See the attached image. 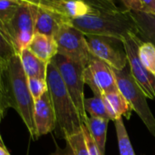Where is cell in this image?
I'll return each instance as SVG.
<instances>
[{
  "label": "cell",
  "mask_w": 155,
  "mask_h": 155,
  "mask_svg": "<svg viewBox=\"0 0 155 155\" xmlns=\"http://www.w3.org/2000/svg\"><path fill=\"white\" fill-rule=\"evenodd\" d=\"M141 12L155 16V0H140Z\"/></svg>",
  "instance_id": "cell-28"
},
{
  "label": "cell",
  "mask_w": 155,
  "mask_h": 155,
  "mask_svg": "<svg viewBox=\"0 0 155 155\" xmlns=\"http://www.w3.org/2000/svg\"><path fill=\"white\" fill-rule=\"evenodd\" d=\"M138 56L142 65L155 75V47L150 43L141 41L138 49Z\"/></svg>",
  "instance_id": "cell-21"
},
{
  "label": "cell",
  "mask_w": 155,
  "mask_h": 155,
  "mask_svg": "<svg viewBox=\"0 0 155 155\" xmlns=\"http://www.w3.org/2000/svg\"><path fill=\"white\" fill-rule=\"evenodd\" d=\"M38 8L22 4L11 20L7 24V28L13 38L18 54L28 48L34 35L36 16Z\"/></svg>",
  "instance_id": "cell-8"
},
{
  "label": "cell",
  "mask_w": 155,
  "mask_h": 155,
  "mask_svg": "<svg viewBox=\"0 0 155 155\" xmlns=\"http://www.w3.org/2000/svg\"><path fill=\"white\" fill-rule=\"evenodd\" d=\"M115 129L120 155H135L133 147L131 145L126 127L124 125L123 119H119L115 120Z\"/></svg>",
  "instance_id": "cell-20"
},
{
  "label": "cell",
  "mask_w": 155,
  "mask_h": 155,
  "mask_svg": "<svg viewBox=\"0 0 155 155\" xmlns=\"http://www.w3.org/2000/svg\"><path fill=\"white\" fill-rule=\"evenodd\" d=\"M58 68L62 81L78 110L83 124H86L88 115L84 109V70L85 68L67 57L57 54L52 59Z\"/></svg>",
  "instance_id": "cell-5"
},
{
  "label": "cell",
  "mask_w": 155,
  "mask_h": 155,
  "mask_svg": "<svg viewBox=\"0 0 155 155\" xmlns=\"http://www.w3.org/2000/svg\"><path fill=\"white\" fill-rule=\"evenodd\" d=\"M125 8L132 12H141L142 7L140 0H120Z\"/></svg>",
  "instance_id": "cell-27"
},
{
  "label": "cell",
  "mask_w": 155,
  "mask_h": 155,
  "mask_svg": "<svg viewBox=\"0 0 155 155\" xmlns=\"http://www.w3.org/2000/svg\"><path fill=\"white\" fill-rule=\"evenodd\" d=\"M47 83L57 117V125L62 136L66 139L81 132L82 120L52 61L48 66Z\"/></svg>",
  "instance_id": "cell-2"
},
{
  "label": "cell",
  "mask_w": 155,
  "mask_h": 155,
  "mask_svg": "<svg viewBox=\"0 0 155 155\" xmlns=\"http://www.w3.org/2000/svg\"><path fill=\"white\" fill-rule=\"evenodd\" d=\"M130 14L137 26L139 38L155 47V16L132 11H130Z\"/></svg>",
  "instance_id": "cell-16"
},
{
  "label": "cell",
  "mask_w": 155,
  "mask_h": 155,
  "mask_svg": "<svg viewBox=\"0 0 155 155\" xmlns=\"http://www.w3.org/2000/svg\"><path fill=\"white\" fill-rule=\"evenodd\" d=\"M0 155H10V154L8 151V149H5L0 146Z\"/></svg>",
  "instance_id": "cell-32"
},
{
  "label": "cell",
  "mask_w": 155,
  "mask_h": 155,
  "mask_svg": "<svg viewBox=\"0 0 155 155\" xmlns=\"http://www.w3.org/2000/svg\"><path fill=\"white\" fill-rule=\"evenodd\" d=\"M19 55L7 26L0 21V60L5 65L14 56Z\"/></svg>",
  "instance_id": "cell-18"
},
{
  "label": "cell",
  "mask_w": 155,
  "mask_h": 155,
  "mask_svg": "<svg viewBox=\"0 0 155 155\" xmlns=\"http://www.w3.org/2000/svg\"><path fill=\"white\" fill-rule=\"evenodd\" d=\"M19 57L28 78H38V79L47 80L48 63L38 58L28 48L23 49L19 53Z\"/></svg>",
  "instance_id": "cell-15"
},
{
  "label": "cell",
  "mask_w": 155,
  "mask_h": 155,
  "mask_svg": "<svg viewBox=\"0 0 155 155\" xmlns=\"http://www.w3.org/2000/svg\"><path fill=\"white\" fill-rule=\"evenodd\" d=\"M4 68H5V64L0 61V91H1L2 94H3V72H4Z\"/></svg>",
  "instance_id": "cell-31"
},
{
  "label": "cell",
  "mask_w": 155,
  "mask_h": 155,
  "mask_svg": "<svg viewBox=\"0 0 155 155\" xmlns=\"http://www.w3.org/2000/svg\"><path fill=\"white\" fill-rule=\"evenodd\" d=\"M84 81L94 96H102L119 91L112 68L91 53L90 60L84 70Z\"/></svg>",
  "instance_id": "cell-9"
},
{
  "label": "cell",
  "mask_w": 155,
  "mask_h": 155,
  "mask_svg": "<svg viewBox=\"0 0 155 155\" xmlns=\"http://www.w3.org/2000/svg\"><path fill=\"white\" fill-rule=\"evenodd\" d=\"M112 69L119 91L129 102L132 110L138 114L149 131L155 136V118L147 103V97L143 91L138 85L127 68L122 70Z\"/></svg>",
  "instance_id": "cell-4"
},
{
  "label": "cell",
  "mask_w": 155,
  "mask_h": 155,
  "mask_svg": "<svg viewBox=\"0 0 155 155\" xmlns=\"http://www.w3.org/2000/svg\"><path fill=\"white\" fill-rule=\"evenodd\" d=\"M34 121L38 137L51 132L57 126V117L48 91L35 101Z\"/></svg>",
  "instance_id": "cell-11"
},
{
  "label": "cell",
  "mask_w": 155,
  "mask_h": 155,
  "mask_svg": "<svg viewBox=\"0 0 155 155\" xmlns=\"http://www.w3.org/2000/svg\"><path fill=\"white\" fill-rule=\"evenodd\" d=\"M7 109H8V107L6 105L4 96L1 93V91H0V121H1V120L4 116V112L7 110Z\"/></svg>",
  "instance_id": "cell-30"
},
{
  "label": "cell",
  "mask_w": 155,
  "mask_h": 155,
  "mask_svg": "<svg viewBox=\"0 0 155 155\" xmlns=\"http://www.w3.org/2000/svg\"><path fill=\"white\" fill-rule=\"evenodd\" d=\"M3 95L8 108H13L24 121L32 140H38L34 121L35 101L28 88V77L19 55L5 65L3 72Z\"/></svg>",
  "instance_id": "cell-1"
},
{
  "label": "cell",
  "mask_w": 155,
  "mask_h": 155,
  "mask_svg": "<svg viewBox=\"0 0 155 155\" xmlns=\"http://www.w3.org/2000/svg\"><path fill=\"white\" fill-rule=\"evenodd\" d=\"M68 22L69 18L60 13L38 8L36 16L35 34L55 38L61 27Z\"/></svg>",
  "instance_id": "cell-12"
},
{
  "label": "cell",
  "mask_w": 155,
  "mask_h": 155,
  "mask_svg": "<svg viewBox=\"0 0 155 155\" xmlns=\"http://www.w3.org/2000/svg\"><path fill=\"white\" fill-rule=\"evenodd\" d=\"M58 45V54L87 67L91 51L86 36L74 28L69 22L65 23L55 37Z\"/></svg>",
  "instance_id": "cell-6"
},
{
  "label": "cell",
  "mask_w": 155,
  "mask_h": 155,
  "mask_svg": "<svg viewBox=\"0 0 155 155\" xmlns=\"http://www.w3.org/2000/svg\"><path fill=\"white\" fill-rule=\"evenodd\" d=\"M102 97L111 120L115 121L123 117L128 120L130 118L132 109L120 91L110 92Z\"/></svg>",
  "instance_id": "cell-14"
},
{
  "label": "cell",
  "mask_w": 155,
  "mask_h": 155,
  "mask_svg": "<svg viewBox=\"0 0 155 155\" xmlns=\"http://www.w3.org/2000/svg\"><path fill=\"white\" fill-rule=\"evenodd\" d=\"M0 61H1V60H0ZM1 62H2V61H1Z\"/></svg>",
  "instance_id": "cell-35"
},
{
  "label": "cell",
  "mask_w": 155,
  "mask_h": 155,
  "mask_svg": "<svg viewBox=\"0 0 155 155\" xmlns=\"http://www.w3.org/2000/svg\"><path fill=\"white\" fill-rule=\"evenodd\" d=\"M141 39L136 34H130L122 40L127 55L130 71L134 80L143 91L147 99H155V75L151 74L140 62L138 56L139 46Z\"/></svg>",
  "instance_id": "cell-7"
},
{
  "label": "cell",
  "mask_w": 155,
  "mask_h": 155,
  "mask_svg": "<svg viewBox=\"0 0 155 155\" xmlns=\"http://www.w3.org/2000/svg\"><path fill=\"white\" fill-rule=\"evenodd\" d=\"M69 23L85 36H101L122 40L130 34L138 35L137 26L130 11L121 9L116 13L86 16L72 18Z\"/></svg>",
  "instance_id": "cell-3"
},
{
  "label": "cell",
  "mask_w": 155,
  "mask_h": 155,
  "mask_svg": "<svg viewBox=\"0 0 155 155\" xmlns=\"http://www.w3.org/2000/svg\"><path fill=\"white\" fill-rule=\"evenodd\" d=\"M51 155H74L73 151L71 150V149L69 148V146H68L66 149H60V148H57L55 152H53Z\"/></svg>",
  "instance_id": "cell-29"
},
{
  "label": "cell",
  "mask_w": 155,
  "mask_h": 155,
  "mask_svg": "<svg viewBox=\"0 0 155 155\" xmlns=\"http://www.w3.org/2000/svg\"><path fill=\"white\" fill-rule=\"evenodd\" d=\"M28 48L38 58L48 64L58 54V45L55 38L42 34L36 33Z\"/></svg>",
  "instance_id": "cell-13"
},
{
  "label": "cell",
  "mask_w": 155,
  "mask_h": 155,
  "mask_svg": "<svg viewBox=\"0 0 155 155\" xmlns=\"http://www.w3.org/2000/svg\"><path fill=\"white\" fill-rule=\"evenodd\" d=\"M74 155H90L82 130L65 139Z\"/></svg>",
  "instance_id": "cell-23"
},
{
  "label": "cell",
  "mask_w": 155,
  "mask_h": 155,
  "mask_svg": "<svg viewBox=\"0 0 155 155\" xmlns=\"http://www.w3.org/2000/svg\"><path fill=\"white\" fill-rule=\"evenodd\" d=\"M91 53L103 60L112 68L122 70L126 68L127 55L120 40L101 36H86Z\"/></svg>",
  "instance_id": "cell-10"
},
{
  "label": "cell",
  "mask_w": 155,
  "mask_h": 155,
  "mask_svg": "<svg viewBox=\"0 0 155 155\" xmlns=\"http://www.w3.org/2000/svg\"><path fill=\"white\" fill-rule=\"evenodd\" d=\"M0 146L3 147V148H5V149H7V147H6L5 143H4V141H3V140H2V137H1V135H0Z\"/></svg>",
  "instance_id": "cell-33"
},
{
  "label": "cell",
  "mask_w": 155,
  "mask_h": 155,
  "mask_svg": "<svg viewBox=\"0 0 155 155\" xmlns=\"http://www.w3.org/2000/svg\"><path fill=\"white\" fill-rule=\"evenodd\" d=\"M22 4L21 0H0V21L7 26Z\"/></svg>",
  "instance_id": "cell-22"
},
{
  "label": "cell",
  "mask_w": 155,
  "mask_h": 155,
  "mask_svg": "<svg viewBox=\"0 0 155 155\" xmlns=\"http://www.w3.org/2000/svg\"><path fill=\"white\" fill-rule=\"evenodd\" d=\"M108 120L101 118H92L88 117L86 125L91 132V137L94 141L105 155V147H106V139H107V129L109 124Z\"/></svg>",
  "instance_id": "cell-17"
},
{
  "label": "cell",
  "mask_w": 155,
  "mask_h": 155,
  "mask_svg": "<svg viewBox=\"0 0 155 155\" xmlns=\"http://www.w3.org/2000/svg\"><path fill=\"white\" fill-rule=\"evenodd\" d=\"M28 81L30 93L35 101L48 91L47 80L38 79V78H28Z\"/></svg>",
  "instance_id": "cell-25"
},
{
  "label": "cell",
  "mask_w": 155,
  "mask_h": 155,
  "mask_svg": "<svg viewBox=\"0 0 155 155\" xmlns=\"http://www.w3.org/2000/svg\"><path fill=\"white\" fill-rule=\"evenodd\" d=\"M21 1L28 5L34 6L36 8H42V9L58 12L65 16L62 8V3L58 1V0H21Z\"/></svg>",
  "instance_id": "cell-24"
},
{
  "label": "cell",
  "mask_w": 155,
  "mask_h": 155,
  "mask_svg": "<svg viewBox=\"0 0 155 155\" xmlns=\"http://www.w3.org/2000/svg\"><path fill=\"white\" fill-rule=\"evenodd\" d=\"M58 1H59V2H61V3H62V0H58Z\"/></svg>",
  "instance_id": "cell-34"
},
{
  "label": "cell",
  "mask_w": 155,
  "mask_h": 155,
  "mask_svg": "<svg viewBox=\"0 0 155 155\" xmlns=\"http://www.w3.org/2000/svg\"><path fill=\"white\" fill-rule=\"evenodd\" d=\"M81 130H82L84 138H85V141H86V144H87L89 154L90 155H104L101 152V150H100V148L98 147V145L96 144V142L94 141L93 138L91 137V132H90V130H89L86 124H82Z\"/></svg>",
  "instance_id": "cell-26"
},
{
  "label": "cell",
  "mask_w": 155,
  "mask_h": 155,
  "mask_svg": "<svg viewBox=\"0 0 155 155\" xmlns=\"http://www.w3.org/2000/svg\"><path fill=\"white\" fill-rule=\"evenodd\" d=\"M84 109L88 117L101 118V119L111 120L102 96H94L92 98H85Z\"/></svg>",
  "instance_id": "cell-19"
}]
</instances>
